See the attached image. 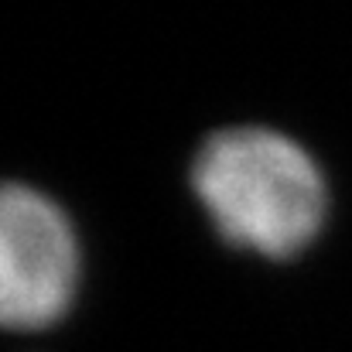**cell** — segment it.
<instances>
[{
  "label": "cell",
  "instance_id": "obj_1",
  "mask_svg": "<svg viewBox=\"0 0 352 352\" xmlns=\"http://www.w3.org/2000/svg\"><path fill=\"white\" fill-rule=\"evenodd\" d=\"M192 188L226 243L270 260L301 253L325 223L318 164L267 126L212 133L195 154Z\"/></svg>",
  "mask_w": 352,
  "mask_h": 352
},
{
  "label": "cell",
  "instance_id": "obj_2",
  "mask_svg": "<svg viewBox=\"0 0 352 352\" xmlns=\"http://www.w3.org/2000/svg\"><path fill=\"white\" fill-rule=\"evenodd\" d=\"M79 287L69 216L28 185H0V329L38 332L65 318Z\"/></svg>",
  "mask_w": 352,
  "mask_h": 352
}]
</instances>
